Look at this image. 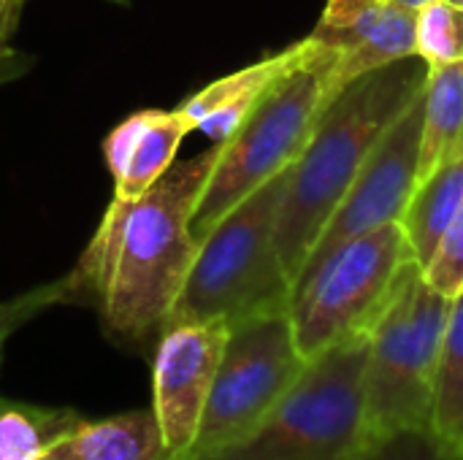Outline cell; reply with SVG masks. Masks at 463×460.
I'll use <instances>...</instances> for the list:
<instances>
[{"mask_svg":"<svg viewBox=\"0 0 463 460\" xmlns=\"http://www.w3.org/2000/svg\"><path fill=\"white\" fill-rule=\"evenodd\" d=\"M307 366L288 309L228 325L222 358L187 458L217 453L252 434ZM184 458V460H187Z\"/></svg>","mask_w":463,"mask_h":460,"instance_id":"cell-8","label":"cell"},{"mask_svg":"<svg viewBox=\"0 0 463 460\" xmlns=\"http://www.w3.org/2000/svg\"><path fill=\"white\" fill-rule=\"evenodd\" d=\"M415 14L380 0L345 22H317L309 38L334 52L336 81L345 87L369 70L415 54Z\"/></svg>","mask_w":463,"mask_h":460,"instance_id":"cell-11","label":"cell"},{"mask_svg":"<svg viewBox=\"0 0 463 460\" xmlns=\"http://www.w3.org/2000/svg\"><path fill=\"white\" fill-rule=\"evenodd\" d=\"M285 182L288 171L260 184L209 228L195 247L165 328L182 323L233 325L263 312L288 309L293 285L277 249Z\"/></svg>","mask_w":463,"mask_h":460,"instance_id":"cell-3","label":"cell"},{"mask_svg":"<svg viewBox=\"0 0 463 460\" xmlns=\"http://www.w3.org/2000/svg\"><path fill=\"white\" fill-rule=\"evenodd\" d=\"M423 277L434 290L448 298H456L463 290V206L445 230L431 260L423 266Z\"/></svg>","mask_w":463,"mask_h":460,"instance_id":"cell-22","label":"cell"},{"mask_svg":"<svg viewBox=\"0 0 463 460\" xmlns=\"http://www.w3.org/2000/svg\"><path fill=\"white\" fill-rule=\"evenodd\" d=\"M374 3H380V0H328L326 8H323L320 22H326V24L345 22V19L355 16L358 11H364V8H369V5H374Z\"/></svg>","mask_w":463,"mask_h":460,"instance_id":"cell-23","label":"cell"},{"mask_svg":"<svg viewBox=\"0 0 463 460\" xmlns=\"http://www.w3.org/2000/svg\"><path fill=\"white\" fill-rule=\"evenodd\" d=\"M114 3H128V0H114Z\"/></svg>","mask_w":463,"mask_h":460,"instance_id":"cell-28","label":"cell"},{"mask_svg":"<svg viewBox=\"0 0 463 460\" xmlns=\"http://www.w3.org/2000/svg\"><path fill=\"white\" fill-rule=\"evenodd\" d=\"M3 404H5V399H3V396H0V407H3Z\"/></svg>","mask_w":463,"mask_h":460,"instance_id":"cell-27","label":"cell"},{"mask_svg":"<svg viewBox=\"0 0 463 460\" xmlns=\"http://www.w3.org/2000/svg\"><path fill=\"white\" fill-rule=\"evenodd\" d=\"M391 3H396V5H402V8H410V11H420V8L429 5L431 0H391Z\"/></svg>","mask_w":463,"mask_h":460,"instance_id":"cell-25","label":"cell"},{"mask_svg":"<svg viewBox=\"0 0 463 460\" xmlns=\"http://www.w3.org/2000/svg\"><path fill=\"white\" fill-rule=\"evenodd\" d=\"M60 304H71L65 277L62 279H54V282L35 285V287H30L24 293H16V296L0 301V363H3V352H5L8 339L24 323H30L41 312H46L52 306H60Z\"/></svg>","mask_w":463,"mask_h":460,"instance_id":"cell-21","label":"cell"},{"mask_svg":"<svg viewBox=\"0 0 463 460\" xmlns=\"http://www.w3.org/2000/svg\"><path fill=\"white\" fill-rule=\"evenodd\" d=\"M410 263L418 260L402 222H388L304 266L288 301L298 352L309 361L347 336L369 333Z\"/></svg>","mask_w":463,"mask_h":460,"instance_id":"cell-7","label":"cell"},{"mask_svg":"<svg viewBox=\"0 0 463 460\" xmlns=\"http://www.w3.org/2000/svg\"><path fill=\"white\" fill-rule=\"evenodd\" d=\"M415 54L429 68L463 62V5L431 0L415 14Z\"/></svg>","mask_w":463,"mask_h":460,"instance_id":"cell-19","label":"cell"},{"mask_svg":"<svg viewBox=\"0 0 463 460\" xmlns=\"http://www.w3.org/2000/svg\"><path fill=\"white\" fill-rule=\"evenodd\" d=\"M165 460H176V458H165Z\"/></svg>","mask_w":463,"mask_h":460,"instance_id":"cell-29","label":"cell"},{"mask_svg":"<svg viewBox=\"0 0 463 460\" xmlns=\"http://www.w3.org/2000/svg\"><path fill=\"white\" fill-rule=\"evenodd\" d=\"M24 8V0H0V68H3V60H5V43L19 22V14Z\"/></svg>","mask_w":463,"mask_h":460,"instance_id":"cell-24","label":"cell"},{"mask_svg":"<svg viewBox=\"0 0 463 460\" xmlns=\"http://www.w3.org/2000/svg\"><path fill=\"white\" fill-rule=\"evenodd\" d=\"M220 155L176 160L146 192L111 198L103 220L65 277L71 301H90L106 333L141 347L160 336L195 258L193 214Z\"/></svg>","mask_w":463,"mask_h":460,"instance_id":"cell-1","label":"cell"},{"mask_svg":"<svg viewBox=\"0 0 463 460\" xmlns=\"http://www.w3.org/2000/svg\"><path fill=\"white\" fill-rule=\"evenodd\" d=\"M429 428L463 453V290L453 298L442 339Z\"/></svg>","mask_w":463,"mask_h":460,"instance_id":"cell-17","label":"cell"},{"mask_svg":"<svg viewBox=\"0 0 463 460\" xmlns=\"http://www.w3.org/2000/svg\"><path fill=\"white\" fill-rule=\"evenodd\" d=\"M187 133L176 108H144L122 119L103 141V160L114 179L111 198L130 201L146 192L176 163Z\"/></svg>","mask_w":463,"mask_h":460,"instance_id":"cell-12","label":"cell"},{"mask_svg":"<svg viewBox=\"0 0 463 460\" xmlns=\"http://www.w3.org/2000/svg\"><path fill=\"white\" fill-rule=\"evenodd\" d=\"M342 460H463V453L423 426L364 437Z\"/></svg>","mask_w":463,"mask_h":460,"instance_id":"cell-20","label":"cell"},{"mask_svg":"<svg viewBox=\"0 0 463 460\" xmlns=\"http://www.w3.org/2000/svg\"><path fill=\"white\" fill-rule=\"evenodd\" d=\"M450 3H456V5H463V0H450Z\"/></svg>","mask_w":463,"mask_h":460,"instance_id":"cell-26","label":"cell"},{"mask_svg":"<svg viewBox=\"0 0 463 460\" xmlns=\"http://www.w3.org/2000/svg\"><path fill=\"white\" fill-rule=\"evenodd\" d=\"M453 298L434 290L410 263L369 328L364 366V437L423 428L431 418L434 382Z\"/></svg>","mask_w":463,"mask_h":460,"instance_id":"cell-5","label":"cell"},{"mask_svg":"<svg viewBox=\"0 0 463 460\" xmlns=\"http://www.w3.org/2000/svg\"><path fill=\"white\" fill-rule=\"evenodd\" d=\"M301 54H304V41L277 54H269L247 68H239L206 84L203 89H195L190 98H184L176 106V111L187 122L190 133L198 130L209 136L212 144L228 141L236 133V127L244 122V117L255 108V103L271 89L277 79H282L298 62Z\"/></svg>","mask_w":463,"mask_h":460,"instance_id":"cell-13","label":"cell"},{"mask_svg":"<svg viewBox=\"0 0 463 460\" xmlns=\"http://www.w3.org/2000/svg\"><path fill=\"white\" fill-rule=\"evenodd\" d=\"M339 89L334 52L304 38L298 62L271 84L236 133L220 141L217 163L193 214L195 241H201L225 211L296 163L326 103Z\"/></svg>","mask_w":463,"mask_h":460,"instance_id":"cell-4","label":"cell"},{"mask_svg":"<svg viewBox=\"0 0 463 460\" xmlns=\"http://www.w3.org/2000/svg\"><path fill=\"white\" fill-rule=\"evenodd\" d=\"M369 333L309 358L296 385L244 439L187 460H342L364 439Z\"/></svg>","mask_w":463,"mask_h":460,"instance_id":"cell-6","label":"cell"},{"mask_svg":"<svg viewBox=\"0 0 463 460\" xmlns=\"http://www.w3.org/2000/svg\"><path fill=\"white\" fill-rule=\"evenodd\" d=\"M463 206V155L437 165L415 184V192L402 214V228L410 239L418 266L423 268L439 247L445 230Z\"/></svg>","mask_w":463,"mask_h":460,"instance_id":"cell-16","label":"cell"},{"mask_svg":"<svg viewBox=\"0 0 463 460\" xmlns=\"http://www.w3.org/2000/svg\"><path fill=\"white\" fill-rule=\"evenodd\" d=\"M420 127H423V92L412 106L391 125L383 141L374 146L345 198L334 209L323 233L317 236L304 266L326 258L339 244L377 230L388 222H399L418 184L420 160ZM301 266V268H304Z\"/></svg>","mask_w":463,"mask_h":460,"instance_id":"cell-9","label":"cell"},{"mask_svg":"<svg viewBox=\"0 0 463 460\" xmlns=\"http://www.w3.org/2000/svg\"><path fill=\"white\" fill-rule=\"evenodd\" d=\"M152 409L81 420L35 460H165Z\"/></svg>","mask_w":463,"mask_h":460,"instance_id":"cell-14","label":"cell"},{"mask_svg":"<svg viewBox=\"0 0 463 460\" xmlns=\"http://www.w3.org/2000/svg\"><path fill=\"white\" fill-rule=\"evenodd\" d=\"M463 155V62L429 68L423 87V127L418 182L437 165Z\"/></svg>","mask_w":463,"mask_h":460,"instance_id":"cell-15","label":"cell"},{"mask_svg":"<svg viewBox=\"0 0 463 460\" xmlns=\"http://www.w3.org/2000/svg\"><path fill=\"white\" fill-rule=\"evenodd\" d=\"M81 418L73 409L8 401L0 407V460L41 458Z\"/></svg>","mask_w":463,"mask_h":460,"instance_id":"cell-18","label":"cell"},{"mask_svg":"<svg viewBox=\"0 0 463 460\" xmlns=\"http://www.w3.org/2000/svg\"><path fill=\"white\" fill-rule=\"evenodd\" d=\"M228 323H182L157 336L152 361V415L168 458L184 460L222 358Z\"/></svg>","mask_w":463,"mask_h":460,"instance_id":"cell-10","label":"cell"},{"mask_svg":"<svg viewBox=\"0 0 463 460\" xmlns=\"http://www.w3.org/2000/svg\"><path fill=\"white\" fill-rule=\"evenodd\" d=\"M429 65L412 54L347 81L323 108L304 152L288 168L277 217V249L293 279L347 187L391 130L423 92Z\"/></svg>","mask_w":463,"mask_h":460,"instance_id":"cell-2","label":"cell"}]
</instances>
